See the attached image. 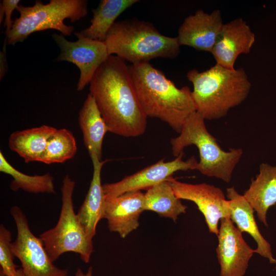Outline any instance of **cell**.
Listing matches in <instances>:
<instances>
[{
	"instance_id": "obj_18",
	"label": "cell",
	"mask_w": 276,
	"mask_h": 276,
	"mask_svg": "<svg viewBox=\"0 0 276 276\" xmlns=\"http://www.w3.org/2000/svg\"><path fill=\"white\" fill-rule=\"evenodd\" d=\"M266 226L268 209L276 204V166L262 163L259 173L243 195Z\"/></svg>"
},
{
	"instance_id": "obj_29",
	"label": "cell",
	"mask_w": 276,
	"mask_h": 276,
	"mask_svg": "<svg viewBox=\"0 0 276 276\" xmlns=\"http://www.w3.org/2000/svg\"><path fill=\"white\" fill-rule=\"evenodd\" d=\"M0 276H6L2 272L0 271ZM14 276H25L23 271L21 268L17 269V272Z\"/></svg>"
},
{
	"instance_id": "obj_20",
	"label": "cell",
	"mask_w": 276,
	"mask_h": 276,
	"mask_svg": "<svg viewBox=\"0 0 276 276\" xmlns=\"http://www.w3.org/2000/svg\"><path fill=\"white\" fill-rule=\"evenodd\" d=\"M56 130L53 127L43 125L15 131L9 136V147L26 163L40 162L49 139Z\"/></svg>"
},
{
	"instance_id": "obj_27",
	"label": "cell",
	"mask_w": 276,
	"mask_h": 276,
	"mask_svg": "<svg viewBox=\"0 0 276 276\" xmlns=\"http://www.w3.org/2000/svg\"><path fill=\"white\" fill-rule=\"evenodd\" d=\"M93 268L90 266L86 272L84 273L82 269L78 268L75 273V276H93Z\"/></svg>"
},
{
	"instance_id": "obj_14",
	"label": "cell",
	"mask_w": 276,
	"mask_h": 276,
	"mask_svg": "<svg viewBox=\"0 0 276 276\" xmlns=\"http://www.w3.org/2000/svg\"><path fill=\"white\" fill-rule=\"evenodd\" d=\"M255 41V35L242 18L223 24L211 52L216 63L234 69L235 63L241 54H247Z\"/></svg>"
},
{
	"instance_id": "obj_22",
	"label": "cell",
	"mask_w": 276,
	"mask_h": 276,
	"mask_svg": "<svg viewBox=\"0 0 276 276\" xmlns=\"http://www.w3.org/2000/svg\"><path fill=\"white\" fill-rule=\"evenodd\" d=\"M187 209L167 180L151 187L144 194V211H154L161 217L175 221Z\"/></svg>"
},
{
	"instance_id": "obj_23",
	"label": "cell",
	"mask_w": 276,
	"mask_h": 276,
	"mask_svg": "<svg viewBox=\"0 0 276 276\" xmlns=\"http://www.w3.org/2000/svg\"><path fill=\"white\" fill-rule=\"evenodd\" d=\"M0 171L13 178L10 187L14 191L21 189L33 193H55L54 177L50 173L35 175L26 174L12 166L1 151Z\"/></svg>"
},
{
	"instance_id": "obj_3",
	"label": "cell",
	"mask_w": 276,
	"mask_h": 276,
	"mask_svg": "<svg viewBox=\"0 0 276 276\" xmlns=\"http://www.w3.org/2000/svg\"><path fill=\"white\" fill-rule=\"evenodd\" d=\"M187 77L193 84L196 111L205 120L225 117L230 109L246 100L251 89L243 68L228 69L216 63L206 71L191 70Z\"/></svg>"
},
{
	"instance_id": "obj_2",
	"label": "cell",
	"mask_w": 276,
	"mask_h": 276,
	"mask_svg": "<svg viewBox=\"0 0 276 276\" xmlns=\"http://www.w3.org/2000/svg\"><path fill=\"white\" fill-rule=\"evenodd\" d=\"M129 70L146 117L160 120L179 133L186 121L196 111L190 88L177 87L149 62L131 64Z\"/></svg>"
},
{
	"instance_id": "obj_7",
	"label": "cell",
	"mask_w": 276,
	"mask_h": 276,
	"mask_svg": "<svg viewBox=\"0 0 276 276\" xmlns=\"http://www.w3.org/2000/svg\"><path fill=\"white\" fill-rule=\"evenodd\" d=\"M75 186V181L68 175H65L61 187L62 206L58 222L55 227L39 237L53 262L62 254L73 252L87 263L94 251L93 240L86 235L74 211Z\"/></svg>"
},
{
	"instance_id": "obj_21",
	"label": "cell",
	"mask_w": 276,
	"mask_h": 276,
	"mask_svg": "<svg viewBox=\"0 0 276 276\" xmlns=\"http://www.w3.org/2000/svg\"><path fill=\"white\" fill-rule=\"evenodd\" d=\"M137 0H102L92 10L90 25L80 32L91 39L105 41L107 34L118 17L126 9L137 3Z\"/></svg>"
},
{
	"instance_id": "obj_17",
	"label": "cell",
	"mask_w": 276,
	"mask_h": 276,
	"mask_svg": "<svg viewBox=\"0 0 276 276\" xmlns=\"http://www.w3.org/2000/svg\"><path fill=\"white\" fill-rule=\"evenodd\" d=\"M93 173L84 200L77 213V217L86 235L93 240L99 221L103 219L105 196L101 183V170L105 161L95 155L90 156Z\"/></svg>"
},
{
	"instance_id": "obj_13",
	"label": "cell",
	"mask_w": 276,
	"mask_h": 276,
	"mask_svg": "<svg viewBox=\"0 0 276 276\" xmlns=\"http://www.w3.org/2000/svg\"><path fill=\"white\" fill-rule=\"evenodd\" d=\"M224 23L219 10L210 13L199 9L187 16L178 30L180 45L211 53Z\"/></svg>"
},
{
	"instance_id": "obj_28",
	"label": "cell",
	"mask_w": 276,
	"mask_h": 276,
	"mask_svg": "<svg viewBox=\"0 0 276 276\" xmlns=\"http://www.w3.org/2000/svg\"><path fill=\"white\" fill-rule=\"evenodd\" d=\"M5 59V53L1 52V79L4 76L5 72V66L6 61H4Z\"/></svg>"
},
{
	"instance_id": "obj_4",
	"label": "cell",
	"mask_w": 276,
	"mask_h": 276,
	"mask_svg": "<svg viewBox=\"0 0 276 276\" xmlns=\"http://www.w3.org/2000/svg\"><path fill=\"white\" fill-rule=\"evenodd\" d=\"M105 42L109 55L136 64L156 58H175L180 53L177 37L162 34L150 22L138 19L116 21Z\"/></svg>"
},
{
	"instance_id": "obj_5",
	"label": "cell",
	"mask_w": 276,
	"mask_h": 276,
	"mask_svg": "<svg viewBox=\"0 0 276 276\" xmlns=\"http://www.w3.org/2000/svg\"><path fill=\"white\" fill-rule=\"evenodd\" d=\"M205 119L196 111L186 121L178 136L171 139L173 155L184 153V149L191 145L197 148L200 160L196 170L203 175L230 182L233 171L243 155L241 148L224 151L216 139L208 130Z\"/></svg>"
},
{
	"instance_id": "obj_8",
	"label": "cell",
	"mask_w": 276,
	"mask_h": 276,
	"mask_svg": "<svg viewBox=\"0 0 276 276\" xmlns=\"http://www.w3.org/2000/svg\"><path fill=\"white\" fill-rule=\"evenodd\" d=\"M10 214L15 222L17 235L11 247L21 263L25 276H68L67 269L53 264L39 237L30 229L27 217L21 209L14 206Z\"/></svg>"
},
{
	"instance_id": "obj_10",
	"label": "cell",
	"mask_w": 276,
	"mask_h": 276,
	"mask_svg": "<svg viewBox=\"0 0 276 276\" xmlns=\"http://www.w3.org/2000/svg\"><path fill=\"white\" fill-rule=\"evenodd\" d=\"M167 180L175 194L180 199L194 202L203 214L209 232L217 236L219 221L230 218L228 200L222 190L206 183L192 184L182 182L171 176Z\"/></svg>"
},
{
	"instance_id": "obj_12",
	"label": "cell",
	"mask_w": 276,
	"mask_h": 276,
	"mask_svg": "<svg viewBox=\"0 0 276 276\" xmlns=\"http://www.w3.org/2000/svg\"><path fill=\"white\" fill-rule=\"evenodd\" d=\"M216 251L220 267V276H243L255 253L244 239L242 233L230 218L220 220Z\"/></svg>"
},
{
	"instance_id": "obj_19",
	"label": "cell",
	"mask_w": 276,
	"mask_h": 276,
	"mask_svg": "<svg viewBox=\"0 0 276 276\" xmlns=\"http://www.w3.org/2000/svg\"><path fill=\"white\" fill-rule=\"evenodd\" d=\"M78 122L83 135V143L89 155L102 160V144L108 131L92 96L88 94L79 113Z\"/></svg>"
},
{
	"instance_id": "obj_30",
	"label": "cell",
	"mask_w": 276,
	"mask_h": 276,
	"mask_svg": "<svg viewBox=\"0 0 276 276\" xmlns=\"http://www.w3.org/2000/svg\"><path fill=\"white\" fill-rule=\"evenodd\" d=\"M274 264H276V258H275Z\"/></svg>"
},
{
	"instance_id": "obj_26",
	"label": "cell",
	"mask_w": 276,
	"mask_h": 276,
	"mask_svg": "<svg viewBox=\"0 0 276 276\" xmlns=\"http://www.w3.org/2000/svg\"><path fill=\"white\" fill-rule=\"evenodd\" d=\"M19 2V0H3L1 3L0 6L3 9L5 13L6 36L9 33L12 28L14 21L11 19L12 14L14 9H16Z\"/></svg>"
},
{
	"instance_id": "obj_1",
	"label": "cell",
	"mask_w": 276,
	"mask_h": 276,
	"mask_svg": "<svg viewBox=\"0 0 276 276\" xmlns=\"http://www.w3.org/2000/svg\"><path fill=\"white\" fill-rule=\"evenodd\" d=\"M108 131L125 137L143 134L147 128L145 114L135 93L129 66L116 55L100 66L89 83Z\"/></svg>"
},
{
	"instance_id": "obj_24",
	"label": "cell",
	"mask_w": 276,
	"mask_h": 276,
	"mask_svg": "<svg viewBox=\"0 0 276 276\" xmlns=\"http://www.w3.org/2000/svg\"><path fill=\"white\" fill-rule=\"evenodd\" d=\"M77 150L73 133L68 129H57L49 139L40 162L45 164L62 163L72 158Z\"/></svg>"
},
{
	"instance_id": "obj_11",
	"label": "cell",
	"mask_w": 276,
	"mask_h": 276,
	"mask_svg": "<svg viewBox=\"0 0 276 276\" xmlns=\"http://www.w3.org/2000/svg\"><path fill=\"white\" fill-rule=\"evenodd\" d=\"M184 153L171 160L162 159L122 180L103 185L105 198L118 196L127 192L146 190L162 182L178 171L196 170L198 162L194 156L183 160Z\"/></svg>"
},
{
	"instance_id": "obj_6",
	"label": "cell",
	"mask_w": 276,
	"mask_h": 276,
	"mask_svg": "<svg viewBox=\"0 0 276 276\" xmlns=\"http://www.w3.org/2000/svg\"><path fill=\"white\" fill-rule=\"evenodd\" d=\"M16 10L20 15L13 21L6 36L8 44L22 42L31 34L48 29L70 36L74 27L65 24L64 20L69 19L73 22L88 13L87 2L85 0H51L47 4L36 1L32 6L18 5Z\"/></svg>"
},
{
	"instance_id": "obj_9",
	"label": "cell",
	"mask_w": 276,
	"mask_h": 276,
	"mask_svg": "<svg viewBox=\"0 0 276 276\" xmlns=\"http://www.w3.org/2000/svg\"><path fill=\"white\" fill-rule=\"evenodd\" d=\"M76 41L67 40L62 34L52 37L60 50L57 61H66L75 64L80 70L77 90H82L89 84L100 66L110 56L105 41L91 39L76 32Z\"/></svg>"
},
{
	"instance_id": "obj_15",
	"label": "cell",
	"mask_w": 276,
	"mask_h": 276,
	"mask_svg": "<svg viewBox=\"0 0 276 276\" xmlns=\"http://www.w3.org/2000/svg\"><path fill=\"white\" fill-rule=\"evenodd\" d=\"M144 194L141 191L105 198L103 218L107 220L110 231L125 238L139 226V217L144 210Z\"/></svg>"
},
{
	"instance_id": "obj_25",
	"label": "cell",
	"mask_w": 276,
	"mask_h": 276,
	"mask_svg": "<svg viewBox=\"0 0 276 276\" xmlns=\"http://www.w3.org/2000/svg\"><path fill=\"white\" fill-rule=\"evenodd\" d=\"M12 235L10 231L3 224L0 225V265L1 270L6 276H14L17 271V265L14 262L15 257L11 244Z\"/></svg>"
},
{
	"instance_id": "obj_16",
	"label": "cell",
	"mask_w": 276,
	"mask_h": 276,
	"mask_svg": "<svg viewBox=\"0 0 276 276\" xmlns=\"http://www.w3.org/2000/svg\"><path fill=\"white\" fill-rule=\"evenodd\" d=\"M226 196L231 209L230 219L242 232L248 233L257 243L255 253L258 254L274 264L275 258L270 244L260 232L254 216V210L243 195H240L234 187L226 189Z\"/></svg>"
}]
</instances>
